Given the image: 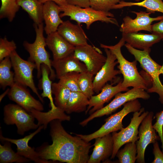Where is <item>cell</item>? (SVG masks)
<instances>
[{"label": "cell", "instance_id": "44", "mask_svg": "<svg viewBox=\"0 0 163 163\" xmlns=\"http://www.w3.org/2000/svg\"><path fill=\"white\" fill-rule=\"evenodd\" d=\"M163 41V39H162ZM159 74L160 75V74H162L163 75V64L161 66L159 71Z\"/></svg>", "mask_w": 163, "mask_h": 163}, {"label": "cell", "instance_id": "23", "mask_svg": "<svg viewBox=\"0 0 163 163\" xmlns=\"http://www.w3.org/2000/svg\"><path fill=\"white\" fill-rule=\"evenodd\" d=\"M126 42L136 49L142 50L150 48L153 44L159 42L162 38L158 34H148L141 33H122Z\"/></svg>", "mask_w": 163, "mask_h": 163}, {"label": "cell", "instance_id": "7", "mask_svg": "<svg viewBox=\"0 0 163 163\" xmlns=\"http://www.w3.org/2000/svg\"><path fill=\"white\" fill-rule=\"evenodd\" d=\"M148 93L142 88H133L125 93H118L114 96V98L110 103L91 114L88 117L80 122L79 124L84 126L95 118L111 114L129 101L138 98L148 99L150 97V95Z\"/></svg>", "mask_w": 163, "mask_h": 163}, {"label": "cell", "instance_id": "21", "mask_svg": "<svg viewBox=\"0 0 163 163\" xmlns=\"http://www.w3.org/2000/svg\"><path fill=\"white\" fill-rule=\"evenodd\" d=\"M73 53L62 58L52 60V66L55 69L56 77L58 79L70 72L81 73L88 71L85 64L75 57Z\"/></svg>", "mask_w": 163, "mask_h": 163}, {"label": "cell", "instance_id": "24", "mask_svg": "<svg viewBox=\"0 0 163 163\" xmlns=\"http://www.w3.org/2000/svg\"><path fill=\"white\" fill-rule=\"evenodd\" d=\"M65 112L64 110L56 107L53 110L50 109L45 112L33 109L30 113L37 120L38 126L43 125V129H45L48 124L53 120L58 119L62 121H69L70 117Z\"/></svg>", "mask_w": 163, "mask_h": 163}, {"label": "cell", "instance_id": "41", "mask_svg": "<svg viewBox=\"0 0 163 163\" xmlns=\"http://www.w3.org/2000/svg\"><path fill=\"white\" fill-rule=\"evenodd\" d=\"M68 4L84 8L90 7L89 0H66Z\"/></svg>", "mask_w": 163, "mask_h": 163}, {"label": "cell", "instance_id": "15", "mask_svg": "<svg viewBox=\"0 0 163 163\" xmlns=\"http://www.w3.org/2000/svg\"><path fill=\"white\" fill-rule=\"evenodd\" d=\"M8 95L10 100L29 113L33 109L40 111L44 110L41 101L33 97L25 86L18 83L15 82L10 87Z\"/></svg>", "mask_w": 163, "mask_h": 163}, {"label": "cell", "instance_id": "33", "mask_svg": "<svg viewBox=\"0 0 163 163\" xmlns=\"http://www.w3.org/2000/svg\"><path fill=\"white\" fill-rule=\"evenodd\" d=\"M94 75L87 71L80 73L78 78V86L80 91L89 99L94 94L93 84Z\"/></svg>", "mask_w": 163, "mask_h": 163}, {"label": "cell", "instance_id": "45", "mask_svg": "<svg viewBox=\"0 0 163 163\" xmlns=\"http://www.w3.org/2000/svg\"><path fill=\"white\" fill-rule=\"evenodd\" d=\"M135 0L136 1L139 2V1H140L141 0Z\"/></svg>", "mask_w": 163, "mask_h": 163}, {"label": "cell", "instance_id": "29", "mask_svg": "<svg viewBox=\"0 0 163 163\" xmlns=\"http://www.w3.org/2000/svg\"><path fill=\"white\" fill-rule=\"evenodd\" d=\"M12 67L10 56L0 61V85L3 89L8 86L11 87L15 82L14 73L11 71Z\"/></svg>", "mask_w": 163, "mask_h": 163}, {"label": "cell", "instance_id": "25", "mask_svg": "<svg viewBox=\"0 0 163 163\" xmlns=\"http://www.w3.org/2000/svg\"><path fill=\"white\" fill-rule=\"evenodd\" d=\"M18 3L27 12L34 24L39 25L43 23V4L38 0H18Z\"/></svg>", "mask_w": 163, "mask_h": 163}, {"label": "cell", "instance_id": "9", "mask_svg": "<svg viewBox=\"0 0 163 163\" xmlns=\"http://www.w3.org/2000/svg\"><path fill=\"white\" fill-rule=\"evenodd\" d=\"M10 58L14 70L15 82L25 87H28L35 93L42 103L43 98L39 93L33 79V71L36 69L35 64L22 59L16 50L11 54Z\"/></svg>", "mask_w": 163, "mask_h": 163}, {"label": "cell", "instance_id": "22", "mask_svg": "<svg viewBox=\"0 0 163 163\" xmlns=\"http://www.w3.org/2000/svg\"><path fill=\"white\" fill-rule=\"evenodd\" d=\"M60 6L52 1L43 4V17L45 24L44 30L48 35L57 31L59 26L63 21L61 19Z\"/></svg>", "mask_w": 163, "mask_h": 163}, {"label": "cell", "instance_id": "12", "mask_svg": "<svg viewBox=\"0 0 163 163\" xmlns=\"http://www.w3.org/2000/svg\"><path fill=\"white\" fill-rule=\"evenodd\" d=\"M74 55L84 63L88 71L93 75H96L104 64L107 57L96 48L88 44L75 46Z\"/></svg>", "mask_w": 163, "mask_h": 163}, {"label": "cell", "instance_id": "18", "mask_svg": "<svg viewBox=\"0 0 163 163\" xmlns=\"http://www.w3.org/2000/svg\"><path fill=\"white\" fill-rule=\"evenodd\" d=\"M80 24H74L69 20L63 21L59 27L57 31L75 47L87 45L88 38Z\"/></svg>", "mask_w": 163, "mask_h": 163}, {"label": "cell", "instance_id": "20", "mask_svg": "<svg viewBox=\"0 0 163 163\" xmlns=\"http://www.w3.org/2000/svg\"><path fill=\"white\" fill-rule=\"evenodd\" d=\"M46 41V46L52 53L53 60L62 58L74 52L75 47L65 40L57 31L47 35Z\"/></svg>", "mask_w": 163, "mask_h": 163}, {"label": "cell", "instance_id": "26", "mask_svg": "<svg viewBox=\"0 0 163 163\" xmlns=\"http://www.w3.org/2000/svg\"><path fill=\"white\" fill-rule=\"evenodd\" d=\"M89 99L80 91L71 92L65 112L68 114L85 111Z\"/></svg>", "mask_w": 163, "mask_h": 163}, {"label": "cell", "instance_id": "5", "mask_svg": "<svg viewBox=\"0 0 163 163\" xmlns=\"http://www.w3.org/2000/svg\"><path fill=\"white\" fill-rule=\"evenodd\" d=\"M128 51L134 56L141 67L151 77L152 86L147 90L148 93H156L159 96V100L163 104V85L159 78V71L161 66L155 61L150 56V48L139 50L133 48L127 43L125 44Z\"/></svg>", "mask_w": 163, "mask_h": 163}, {"label": "cell", "instance_id": "11", "mask_svg": "<svg viewBox=\"0 0 163 163\" xmlns=\"http://www.w3.org/2000/svg\"><path fill=\"white\" fill-rule=\"evenodd\" d=\"M153 117V112H149L141 123L139 129V139L136 142L137 163H145V154L148 145L160 140L159 136L157 135L155 130L153 127L152 122Z\"/></svg>", "mask_w": 163, "mask_h": 163}, {"label": "cell", "instance_id": "32", "mask_svg": "<svg viewBox=\"0 0 163 163\" xmlns=\"http://www.w3.org/2000/svg\"><path fill=\"white\" fill-rule=\"evenodd\" d=\"M124 148L117 152L116 156L120 163H134L136 160V142H130L125 144Z\"/></svg>", "mask_w": 163, "mask_h": 163}, {"label": "cell", "instance_id": "27", "mask_svg": "<svg viewBox=\"0 0 163 163\" xmlns=\"http://www.w3.org/2000/svg\"><path fill=\"white\" fill-rule=\"evenodd\" d=\"M41 78L39 83V87L43 90L41 95L43 98H48L50 101L51 110H53L56 107L54 104L52 92V81L50 76V70L49 67L46 65L43 64L41 65Z\"/></svg>", "mask_w": 163, "mask_h": 163}, {"label": "cell", "instance_id": "28", "mask_svg": "<svg viewBox=\"0 0 163 163\" xmlns=\"http://www.w3.org/2000/svg\"><path fill=\"white\" fill-rule=\"evenodd\" d=\"M137 6L145 7L146 12L154 13L157 11L163 13V2L162 0H144L137 2H127L120 1L116 5L113 9H120L128 6Z\"/></svg>", "mask_w": 163, "mask_h": 163}, {"label": "cell", "instance_id": "2", "mask_svg": "<svg viewBox=\"0 0 163 163\" xmlns=\"http://www.w3.org/2000/svg\"><path fill=\"white\" fill-rule=\"evenodd\" d=\"M125 41L122 38L116 44L108 46L101 44L100 46L109 49L116 57L119 65L117 68L123 77L122 85L125 88L129 87L140 88L147 90L149 88V83L147 79L139 72L136 67L137 61L135 60L130 62L127 60L123 56L121 48L124 45Z\"/></svg>", "mask_w": 163, "mask_h": 163}, {"label": "cell", "instance_id": "14", "mask_svg": "<svg viewBox=\"0 0 163 163\" xmlns=\"http://www.w3.org/2000/svg\"><path fill=\"white\" fill-rule=\"evenodd\" d=\"M136 14V18L133 19L129 16H125L120 29L122 33H128L145 30L152 33L151 24L154 21H160L163 18V15L155 18L150 17L151 13L143 11L137 12L132 11Z\"/></svg>", "mask_w": 163, "mask_h": 163}, {"label": "cell", "instance_id": "4", "mask_svg": "<svg viewBox=\"0 0 163 163\" xmlns=\"http://www.w3.org/2000/svg\"><path fill=\"white\" fill-rule=\"evenodd\" d=\"M61 11L60 17L69 16L70 19L76 21L77 23H85L87 29L91 25L97 21L111 23L119 26L114 15L109 11H103L95 10L91 7L84 8L67 4L60 6Z\"/></svg>", "mask_w": 163, "mask_h": 163}, {"label": "cell", "instance_id": "13", "mask_svg": "<svg viewBox=\"0 0 163 163\" xmlns=\"http://www.w3.org/2000/svg\"><path fill=\"white\" fill-rule=\"evenodd\" d=\"M107 56L106 61L96 74L93 81L94 91L98 93L109 81L116 79L117 75L121 74L119 70L115 69L118 64L115 55L107 48H104Z\"/></svg>", "mask_w": 163, "mask_h": 163}, {"label": "cell", "instance_id": "40", "mask_svg": "<svg viewBox=\"0 0 163 163\" xmlns=\"http://www.w3.org/2000/svg\"><path fill=\"white\" fill-rule=\"evenodd\" d=\"M152 33L160 36L163 39V18L157 23L151 25Z\"/></svg>", "mask_w": 163, "mask_h": 163}, {"label": "cell", "instance_id": "8", "mask_svg": "<svg viewBox=\"0 0 163 163\" xmlns=\"http://www.w3.org/2000/svg\"><path fill=\"white\" fill-rule=\"evenodd\" d=\"M149 113L148 111H145L144 108H141L139 111L134 112L130 123L126 127L122 128L118 133H112L113 146L111 159L115 158L117 152L123 145L130 142H136L138 140L139 126Z\"/></svg>", "mask_w": 163, "mask_h": 163}, {"label": "cell", "instance_id": "37", "mask_svg": "<svg viewBox=\"0 0 163 163\" xmlns=\"http://www.w3.org/2000/svg\"><path fill=\"white\" fill-rule=\"evenodd\" d=\"M120 0H89L90 7L97 11H109Z\"/></svg>", "mask_w": 163, "mask_h": 163}, {"label": "cell", "instance_id": "42", "mask_svg": "<svg viewBox=\"0 0 163 163\" xmlns=\"http://www.w3.org/2000/svg\"><path fill=\"white\" fill-rule=\"evenodd\" d=\"M42 4L49 1H52L54 2L59 6L66 5L67 4L66 0H38Z\"/></svg>", "mask_w": 163, "mask_h": 163}, {"label": "cell", "instance_id": "36", "mask_svg": "<svg viewBox=\"0 0 163 163\" xmlns=\"http://www.w3.org/2000/svg\"><path fill=\"white\" fill-rule=\"evenodd\" d=\"M17 48L16 44L12 40L8 41L6 37L0 39V61L5 58L10 56Z\"/></svg>", "mask_w": 163, "mask_h": 163}, {"label": "cell", "instance_id": "17", "mask_svg": "<svg viewBox=\"0 0 163 163\" xmlns=\"http://www.w3.org/2000/svg\"><path fill=\"white\" fill-rule=\"evenodd\" d=\"M44 128L43 125L39 126L37 129L34 132L24 137L18 139H10L3 136L0 132V138L2 141H7L15 144L17 146V152L30 160L38 163H50V161H46L42 159L40 157L37 152L35 151L34 148L29 146V141L36 134L40 132Z\"/></svg>", "mask_w": 163, "mask_h": 163}, {"label": "cell", "instance_id": "1", "mask_svg": "<svg viewBox=\"0 0 163 163\" xmlns=\"http://www.w3.org/2000/svg\"><path fill=\"white\" fill-rule=\"evenodd\" d=\"M62 121L54 120L50 123L52 143L42 146L37 151L42 159L67 163H87L91 143L76 136H72L63 127Z\"/></svg>", "mask_w": 163, "mask_h": 163}, {"label": "cell", "instance_id": "6", "mask_svg": "<svg viewBox=\"0 0 163 163\" xmlns=\"http://www.w3.org/2000/svg\"><path fill=\"white\" fill-rule=\"evenodd\" d=\"M123 105L121 110L107 118L105 123L95 132L86 135L74 134L85 141L89 142L97 137L120 130L123 127L122 120L124 117L129 113L139 111L141 108L138 99L128 102Z\"/></svg>", "mask_w": 163, "mask_h": 163}, {"label": "cell", "instance_id": "10", "mask_svg": "<svg viewBox=\"0 0 163 163\" xmlns=\"http://www.w3.org/2000/svg\"><path fill=\"white\" fill-rule=\"evenodd\" d=\"M4 120L7 125L15 124L18 133L21 135L30 130L39 127L34 122V117L20 106L9 104L4 108Z\"/></svg>", "mask_w": 163, "mask_h": 163}, {"label": "cell", "instance_id": "16", "mask_svg": "<svg viewBox=\"0 0 163 163\" xmlns=\"http://www.w3.org/2000/svg\"><path fill=\"white\" fill-rule=\"evenodd\" d=\"M122 81L120 80L115 86L113 84L107 83L103 88L101 92L95 96H92L89 99V103L85 111L86 114L89 111L91 114L104 107V104L109 101L118 93L129 90L128 88H123L122 85Z\"/></svg>", "mask_w": 163, "mask_h": 163}, {"label": "cell", "instance_id": "43", "mask_svg": "<svg viewBox=\"0 0 163 163\" xmlns=\"http://www.w3.org/2000/svg\"><path fill=\"white\" fill-rule=\"evenodd\" d=\"M10 88H8L0 96V101L2 99L5 95L8 94Z\"/></svg>", "mask_w": 163, "mask_h": 163}, {"label": "cell", "instance_id": "30", "mask_svg": "<svg viewBox=\"0 0 163 163\" xmlns=\"http://www.w3.org/2000/svg\"><path fill=\"white\" fill-rule=\"evenodd\" d=\"M71 92L68 88L59 82L53 83L52 92L55 96L56 106L65 111Z\"/></svg>", "mask_w": 163, "mask_h": 163}, {"label": "cell", "instance_id": "39", "mask_svg": "<svg viewBox=\"0 0 163 163\" xmlns=\"http://www.w3.org/2000/svg\"><path fill=\"white\" fill-rule=\"evenodd\" d=\"M154 158L152 163H163V153L161 151L157 141L153 144Z\"/></svg>", "mask_w": 163, "mask_h": 163}, {"label": "cell", "instance_id": "3", "mask_svg": "<svg viewBox=\"0 0 163 163\" xmlns=\"http://www.w3.org/2000/svg\"><path fill=\"white\" fill-rule=\"evenodd\" d=\"M33 26L36 34L34 41L30 43L24 41L23 44L29 54L28 60L35 64L38 78L41 76V65L43 64L49 67L50 72V78L51 80H54L56 77V74L52 68V60L50 59V55L45 49L46 44V38L43 36V24L37 25L34 23Z\"/></svg>", "mask_w": 163, "mask_h": 163}, {"label": "cell", "instance_id": "19", "mask_svg": "<svg viewBox=\"0 0 163 163\" xmlns=\"http://www.w3.org/2000/svg\"><path fill=\"white\" fill-rule=\"evenodd\" d=\"M94 148L88 163H99L111 157L113 152V142L112 134L109 133L95 139Z\"/></svg>", "mask_w": 163, "mask_h": 163}, {"label": "cell", "instance_id": "34", "mask_svg": "<svg viewBox=\"0 0 163 163\" xmlns=\"http://www.w3.org/2000/svg\"><path fill=\"white\" fill-rule=\"evenodd\" d=\"M1 1L0 18H6L9 21L12 22L20 8L18 0H1Z\"/></svg>", "mask_w": 163, "mask_h": 163}, {"label": "cell", "instance_id": "31", "mask_svg": "<svg viewBox=\"0 0 163 163\" xmlns=\"http://www.w3.org/2000/svg\"><path fill=\"white\" fill-rule=\"evenodd\" d=\"M3 145H0V163L28 162L30 160L15 152L12 149L10 142L5 141Z\"/></svg>", "mask_w": 163, "mask_h": 163}, {"label": "cell", "instance_id": "38", "mask_svg": "<svg viewBox=\"0 0 163 163\" xmlns=\"http://www.w3.org/2000/svg\"><path fill=\"white\" fill-rule=\"evenodd\" d=\"M156 122L153 125L159 136L161 143V147L163 153V110L156 113L155 116Z\"/></svg>", "mask_w": 163, "mask_h": 163}, {"label": "cell", "instance_id": "35", "mask_svg": "<svg viewBox=\"0 0 163 163\" xmlns=\"http://www.w3.org/2000/svg\"><path fill=\"white\" fill-rule=\"evenodd\" d=\"M80 73L76 72L68 73L61 77L58 82L68 88L71 92H81L78 83Z\"/></svg>", "mask_w": 163, "mask_h": 163}]
</instances>
